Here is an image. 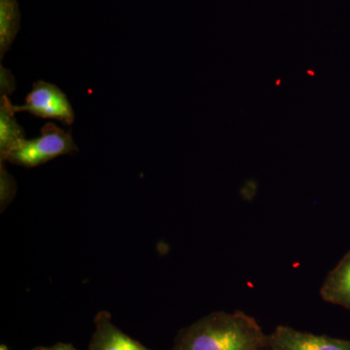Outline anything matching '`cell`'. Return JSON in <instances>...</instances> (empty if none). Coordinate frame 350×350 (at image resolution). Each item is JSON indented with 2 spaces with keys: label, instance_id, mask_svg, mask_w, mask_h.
Listing matches in <instances>:
<instances>
[{
  "label": "cell",
  "instance_id": "obj_1",
  "mask_svg": "<svg viewBox=\"0 0 350 350\" xmlns=\"http://www.w3.org/2000/svg\"><path fill=\"white\" fill-rule=\"evenodd\" d=\"M266 342L268 338L252 317L220 312L182 330L174 350H260Z\"/></svg>",
  "mask_w": 350,
  "mask_h": 350
},
{
  "label": "cell",
  "instance_id": "obj_2",
  "mask_svg": "<svg viewBox=\"0 0 350 350\" xmlns=\"http://www.w3.org/2000/svg\"><path fill=\"white\" fill-rule=\"evenodd\" d=\"M78 151L72 135L52 123L41 128L40 137L23 139L7 155L5 161L25 167H34L57 157Z\"/></svg>",
  "mask_w": 350,
  "mask_h": 350
},
{
  "label": "cell",
  "instance_id": "obj_3",
  "mask_svg": "<svg viewBox=\"0 0 350 350\" xmlns=\"http://www.w3.org/2000/svg\"><path fill=\"white\" fill-rule=\"evenodd\" d=\"M13 111L29 112L44 119H55L64 125H72L75 113L68 96L56 85L38 81L25 98V105H12Z\"/></svg>",
  "mask_w": 350,
  "mask_h": 350
},
{
  "label": "cell",
  "instance_id": "obj_4",
  "mask_svg": "<svg viewBox=\"0 0 350 350\" xmlns=\"http://www.w3.org/2000/svg\"><path fill=\"white\" fill-rule=\"evenodd\" d=\"M273 350H350V340L313 335L280 326L268 338Z\"/></svg>",
  "mask_w": 350,
  "mask_h": 350
},
{
  "label": "cell",
  "instance_id": "obj_5",
  "mask_svg": "<svg viewBox=\"0 0 350 350\" xmlns=\"http://www.w3.org/2000/svg\"><path fill=\"white\" fill-rule=\"evenodd\" d=\"M94 332L89 350H153L124 333L112 322L108 312H100L94 317Z\"/></svg>",
  "mask_w": 350,
  "mask_h": 350
},
{
  "label": "cell",
  "instance_id": "obj_6",
  "mask_svg": "<svg viewBox=\"0 0 350 350\" xmlns=\"http://www.w3.org/2000/svg\"><path fill=\"white\" fill-rule=\"evenodd\" d=\"M320 295L324 301L350 310V250L326 276Z\"/></svg>",
  "mask_w": 350,
  "mask_h": 350
},
{
  "label": "cell",
  "instance_id": "obj_7",
  "mask_svg": "<svg viewBox=\"0 0 350 350\" xmlns=\"http://www.w3.org/2000/svg\"><path fill=\"white\" fill-rule=\"evenodd\" d=\"M8 96H0V158L5 161L14 147L25 139V131L15 118Z\"/></svg>",
  "mask_w": 350,
  "mask_h": 350
},
{
  "label": "cell",
  "instance_id": "obj_8",
  "mask_svg": "<svg viewBox=\"0 0 350 350\" xmlns=\"http://www.w3.org/2000/svg\"><path fill=\"white\" fill-rule=\"evenodd\" d=\"M17 0H0V59L10 49L20 29Z\"/></svg>",
  "mask_w": 350,
  "mask_h": 350
},
{
  "label": "cell",
  "instance_id": "obj_9",
  "mask_svg": "<svg viewBox=\"0 0 350 350\" xmlns=\"http://www.w3.org/2000/svg\"><path fill=\"white\" fill-rule=\"evenodd\" d=\"M0 198L1 206L5 207L13 200L16 193V182L12 176L6 172L3 162H1V172H0Z\"/></svg>",
  "mask_w": 350,
  "mask_h": 350
},
{
  "label": "cell",
  "instance_id": "obj_10",
  "mask_svg": "<svg viewBox=\"0 0 350 350\" xmlns=\"http://www.w3.org/2000/svg\"><path fill=\"white\" fill-rule=\"evenodd\" d=\"M15 78L10 70L0 66V96H8L15 91Z\"/></svg>",
  "mask_w": 350,
  "mask_h": 350
},
{
  "label": "cell",
  "instance_id": "obj_11",
  "mask_svg": "<svg viewBox=\"0 0 350 350\" xmlns=\"http://www.w3.org/2000/svg\"><path fill=\"white\" fill-rule=\"evenodd\" d=\"M32 350H78L75 349L73 345L69 344H63V342H59V344H56L53 345V347H36V349Z\"/></svg>",
  "mask_w": 350,
  "mask_h": 350
},
{
  "label": "cell",
  "instance_id": "obj_12",
  "mask_svg": "<svg viewBox=\"0 0 350 350\" xmlns=\"http://www.w3.org/2000/svg\"><path fill=\"white\" fill-rule=\"evenodd\" d=\"M0 350H9L8 347H6V345H2L1 347H0Z\"/></svg>",
  "mask_w": 350,
  "mask_h": 350
}]
</instances>
